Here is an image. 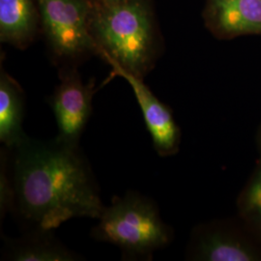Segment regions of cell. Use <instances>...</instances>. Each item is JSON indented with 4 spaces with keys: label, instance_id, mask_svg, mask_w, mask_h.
<instances>
[{
    "label": "cell",
    "instance_id": "1",
    "mask_svg": "<svg viewBox=\"0 0 261 261\" xmlns=\"http://www.w3.org/2000/svg\"><path fill=\"white\" fill-rule=\"evenodd\" d=\"M10 151L12 213L28 230L54 231L74 218H100L105 205L80 145L28 137Z\"/></svg>",
    "mask_w": 261,
    "mask_h": 261
},
{
    "label": "cell",
    "instance_id": "2",
    "mask_svg": "<svg viewBox=\"0 0 261 261\" xmlns=\"http://www.w3.org/2000/svg\"><path fill=\"white\" fill-rule=\"evenodd\" d=\"M97 54L111 64L143 77L155 59L156 44L145 0L102 5L91 24Z\"/></svg>",
    "mask_w": 261,
    "mask_h": 261
},
{
    "label": "cell",
    "instance_id": "3",
    "mask_svg": "<svg viewBox=\"0 0 261 261\" xmlns=\"http://www.w3.org/2000/svg\"><path fill=\"white\" fill-rule=\"evenodd\" d=\"M98 220L91 236L118 247L125 260H152L154 252L170 240L156 204L137 192L114 196Z\"/></svg>",
    "mask_w": 261,
    "mask_h": 261
},
{
    "label": "cell",
    "instance_id": "4",
    "mask_svg": "<svg viewBox=\"0 0 261 261\" xmlns=\"http://www.w3.org/2000/svg\"><path fill=\"white\" fill-rule=\"evenodd\" d=\"M38 8L56 59L73 63L98 53L86 0H38Z\"/></svg>",
    "mask_w": 261,
    "mask_h": 261
},
{
    "label": "cell",
    "instance_id": "5",
    "mask_svg": "<svg viewBox=\"0 0 261 261\" xmlns=\"http://www.w3.org/2000/svg\"><path fill=\"white\" fill-rule=\"evenodd\" d=\"M95 92L94 84H84L74 68L63 71L61 83L50 100L58 130L57 140L80 145V140L92 113Z\"/></svg>",
    "mask_w": 261,
    "mask_h": 261
},
{
    "label": "cell",
    "instance_id": "6",
    "mask_svg": "<svg viewBox=\"0 0 261 261\" xmlns=\"http://www.w3.org/2000/svg\"><path fill=\"white\" fill-rule=\"evenodd\" d=\"M112 67L114 75H120L130 84L156 152L161 157L175 153L179 145L180 133L168 106L162 103L152 93L141 77L130 74L117 66Z\"/></svg>",
    "mask_w": 261,
    "mask_h": 261
},
{
    "label": "cell",
    "instance_id": "7",
    "mask_svg": "<svg viewBox=\"0 0 261 261\" xmlns=\"http://www.w3.org/2000/svg\"><path fill=\"white\" fill-rule=\"evenodd\" d=\"M83 257L68 249L53 231L28 230L19 238H5L2 260L76 261Z\"/></svg>",
    "mask_w": 261,
    "mask_h": 261
},
{
    "label": "cell",
    "instance_id": "8",
    "mask_svg": "<svg viewBox=\"0 0 261 261\" xmlns=\"http://www.w3.org/2000/svg\"><path fill=\"white\" fill-rule=\"evenodd\" d=\"M24 95L19 84L3 69L0 75V142L12 150L28 136L22 129Z\"/></svg>",
    "mask_w": 261,
    "mask_h": 261
},
{
    "label": "cell",
    "instance_id": "9",
    "mask_svg": "<svg viewBox=\"0 0 261 261\" xmlns=\"http://www.w3.org/2000/svg\"><path fill=\"white\" fill-rule=\"evenodd\" d=\"M37 8L33 0H0V38L2 42L24 47L34 35Z\"/></svg>",
    "mask_w": 261,
    "mask_h": 261
},
{
    "label": "cell",
    "instance_id": "10",
    "mask_svg": "<svg viewBox=\"0 0 261 261\" xmlns=\"http://www.w3.org/2000/svg\"><path fill=\"white\" fill-rule=\"evenodd\" d=\"M218 27L226 33L261 32V0H212Z\"/></svg>",
    "mask_w": 261,
    "mask_h": 261
},
{
    "label": "cell",
    "instance_id": "11",
    "mask_svg": "<svg viewBox=\"0 0 261 261\" xmlns=\"http://www.w3.org/2000/svg\"><path fill=\"white\" fill-rule=\"evenodd\" d=\"M196 259L207 261H251L255 255L250 249L235 239L218 232H203L196 239Z\"/></svg>",
    "mask_w": 261,
    "mask_h": 261
},
{
    "label": "cell",
    "instance_id": "12",
    "mask_svg": "<svg viewBox=\"0 0 261 261\" xmlns=\"http://www.w3.org/2000/svg\"><path fill=\"white\" fill-rule=\"evenodd\" d=\"M10 149H1L0 166V218L1 221L14 208V188L9 169Z\"/></svg>",
    "mask_w": 261,
    "mask_h": 261
},
{
    "label": "cell",
    "instance_id": "13",
    "mask_svg": "<svg viewBox=\"0 0 261 261\" xmlns=\"http://www.w3.org/2000/svg\"><path fill=\"white\" fill-rule=\"evenodd\" d=\"M246 206L249 211L261 218V171L249 187L246 195Z\"/></svg>",
    "mask_w": 261,
    "mask_h": 261
},
{
    "label": "cell",
    "instance_id": "14",
    "mask_svg": "<svg viewBox=\"0 0 261 261\" xmlns=\"http://www.w3.org/2000/svg\"><path fill=\"white\" fill-rule=\"evenodd\" d=\"M123 0H100L101 5H107V4H112V3H116V2H120Z\"/></svg>",
    "mask_w": 261,
    "mask_h": 261
}]
</instances>
